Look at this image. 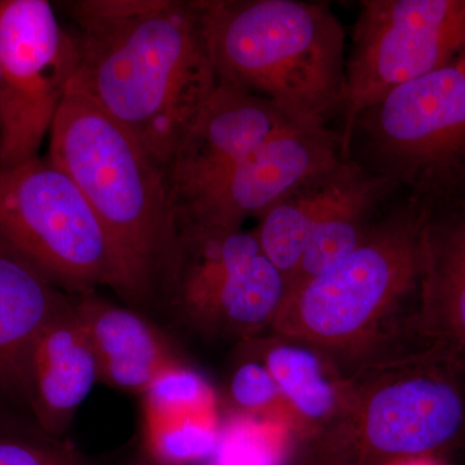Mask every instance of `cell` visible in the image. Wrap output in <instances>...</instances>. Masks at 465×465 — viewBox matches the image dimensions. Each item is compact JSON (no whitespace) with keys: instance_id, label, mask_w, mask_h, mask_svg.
I'll return each mask as SVG.
<instances>
[{"instance_id":"cell-1","label":"cell","mask_w":465,"mask_h":465,"mask_svg":"<svg viewBox=\"0 0 465 465\" xmlns=\"http://www.w3.org/2000/svg\"><path fill=\"white\" fill-rule=\"evenodd\" d=\"M72 87L166 168L217 79L203 0H79Z\"/></svg>"},{"instance_id":"cell-2","label":"cell","mask_w":465,"mask_h":465,"mask_svg":"<svg viewBox=\"0 0 465 465\" xmlns=\"http://www.w3.org/2000/svg\"><path fill=\"white\" fill-rule=\"evenodd\" d=\"M427 213L399 192L356 249L286 293L272 335L317 348L347 375L427 347L418 324Z\"/></svg>"},{"instance_id":"cell-3","label":"cell","mask_w":465,"mask_h":465,"mask_svg":"<svg viewBox=\"0 0 465 465\" xmlns=\"http://www.w3.org/2000/svg\"><path fill=\"white\" fill-rule=\"evenodd\" d=\"M47 159L72 177L108 235L119 295L134 304L170 300L182 231L164 168L72 85L52 124Z\"/></svg>"},{"instance_id":"cell-4","label":"cell","mask_w":465,"mask_h":465,"mask_svg":"<svg viewBox=\"0 0 465 465\" xmlns=\"http://www.w3.org/2000/svg\"><path fill=\"white\" fill-rule=\"evenodd\" d=\"M217 79L302 127L339 118L347 36L324 2L203 0Z\"/></svg>"},{"instance_id":"cell-5","label":"cell","mask_w":465,"mask_h":465,"mask_svg":"<svg viewBox=\"0 0 465 465\" xmlns=\"http://www.w3.org/2000/svg\"><path fill=\"white\" fill-rule=\"evenodd\" d=\"M464 439L465 363L421 348L351 372L341 415L300 446L296 463L390 465L440 457Z\"/></svg>"},{"instance_id":"cell-6","label":"cell","mask_w":465,"mask_h":465,"mask_svg":"<svg viewBox=\"0 0 465 465\" xmlns=\"http://www.w3.org/2000/svg\"><path fill=\"white\" fill-rule=\"evenodd\" d=\"M342 155L427 207L465 194V56L393 88L341 128Z\"/></svg>"},{"instance_id":"cell-7","label":"cell","mask_w":465,"mask_h":465,"mask_svg":"<svg viewBox=\"0 0 465 465\" xmlns=\"http://www.w3.org/2000/svg\"><path fill=\"white\" fill-rule=\"evenodd\" d=\"M0 243L60 289L121 292L115 253L96 213L47 158L0 167Z\"/></svg>"},{"instance_id":"cell-8","label":"cell","mask_w":465,"mask_h":465,"mask_svg":"<svg viewBox=\"0 0 465 465\" xmlns=\"http://www.w3.org/2000/svg\"><path fill=\"white\" fill-rule=\"evenodd\" d=\"M78 65L45 0H0V167L39 157Z\"/></svg>"},{"instance_id":"cell-9","label":"cell","mask_w":465,"mask_h":465,"mask_svg":"<svg viewBox=\"0 0 465 465\" xmlns=\"http://www.w3.org/2000/svg\"><path fill=\"white\" fill-rule=\"evenodd\" d=\"M465 56V0H362L347 54L341 125L387 92Z\"/></svg>"},{"instance_id":"cell-10","label":"cell","mask_w":465,"mask_h":465,"mask_svg":"<svg viewBox=\"0 0 465 465\" xmlns=\"http://www.w3.org/2000/svg\"><path fill=\"white\" fill-rule=\"evenodd\" d=\"M286 281L251 229L182 231V262L170 302L197 331L250 341L271 330Z\"/></svg>"},{"instance_id":"cell-11","label":"cell","mask_w":465,"mask_h":465,"mask_svg":"<svg viewBox=\"0 0 465 465\" xmlns=\"http://www.w3.org/2000/svg\"><path fill=\"white\" fill-rule=\"evenodd\" d=\"M342 155L332 125L281 128L200 201L179 213L180 231H234L258 220L302 180Z\"/></svg>"},{"instance_id":"cell-12","label":"cell","mask_w":465,"mask_h":465,"mask_svg":"<svg viewBox=\"0 0 465 465\" xmlns=\"http://www.w3.org/2000/svg\"><path fill=\"white\" fill-rule=\"evenodd\" d=\"M287 124L268 101L217 82L164 168L177 216Z\"/></svg>"},{"instance_id":"cell-13","label":"cell","mask_w":465,"mask_h":465,"mask_svg":"<svg viewBox=\"0 0 465 465\" xmlns=\"http://www.w3.org/2000/svg\"><path fill=\"white\" fill-rule=\"evenodd\" d=\"M97 381L96 357L69 296L43 327L30 351L27 414L45 432L64 437Z\"/></svg>"},{"instance_id":"cell-14","label":"cell","mask_w":465,"mask_h":465,"mask_svg":"<svg viewBox=\"0 0 465 465\" xmlns=\"http://www.w3.org/2000/svg\"><path fill=\"white\" fill-rule=\"evenodd\" d=\"M419 333L465 363V194L428 207Z\"/></svg>"},{"instance_id":"cell-15","label":"cell","mask_w":465,"mask_h":465,"mask_svg":"<svg viewBox=\"0 0 465 465\" xmlns=\"http://www.w3.org/2000/svg\"><path fill=\"white\" fill-rule=\"evenodd\" d=\"M99 366L100 381L114 390L143 394L159 376L183 365L166 333L130 308L101 299L94 291L72 298Z\"/></svg>"},{"instance_id":"cell-16","label":"cell","mask_w":465,"mask_h":465,"mask_svg":"<svg viewBox=\"0 0 465 465\" xmlns=\"http://www.w3.org/2000/svg\"><path fill=\"white\" fill-rule=\"evenodd\" d=\"M67 298L38 269L0 243V411L29 416L27 360L39 332Z\"/></svg>"},{"instance_id":"cell-17","label":"cell","mask_w":465,"mask_h":465,"mask_svg":"<svg viewBox=\"0 0 465 465\" xmlns=\"http://www.w3.org/2000/svg\"><path fill=\"white\" fill-rule=\"evenodd\" d=\"M375 177L341 155L259 217L253 231L260 247L282 273L286 286L318 226Z\"/></svg>"},{"instance_id":"cell-18","label":"cell","mask_w":465,"mask_h":465,"mask_svg":"<svg viewBox=\"0 0 465 465\" xmlns=\"http://www.w3.org/2000/svg\"><path fill=\"white\" fill-rule=\"evenodd\" d=\"M264 363L290 412L298 450L336 420L347 401L349 375L323 351L272 335L259 342Z\"/></svg>"},{"instance_id":"cell-19","label":"cell","mask_w":465,"mask_h":465,"mask_svg":"<svg viewBox=\"0 0 465 465\" xmlns=\"http://www.w3.org/2000/svg\"><path fill=\"white\" fill-rule=\"evenodd\" d=\"M217 409L143 410V446L161 465L203 464L219 443Z\"/></svg>"},{"instance_id":"cell-20","label":"cell","mask_w":465,"mask_h":465,"mask_svg":"<svg viewBox=\"0 0 465 465\" xmlns=\"http://www.w3.org/2000/svg\"><path fill=\"white\" fill-rule=\"evenodd\" d=\"M298 439L277 419L232 412L222 423L219 443L206 465H290L296 463Z\"/></svg>"},{"instance_id":"cell-21","label":"cell","mask_w":465,"mask_h":465,"mask_svg":"<svg viewBox=\"0 0 465 465\" xmlns=\"http://www.w3.org/2000/svg\"><path fill=\"white\" fill-rule=\"evenodd\" d=\"M0 465H92L64 437L52 436L29 416L0 411Z\"/></svg>"},{"instance_id":"cell-22","label":"cell","mask_w":465,"mask_h":465,"mask_svg":"<svg viewBox=\"0 0 465 465\" xmlns=\"http://www.w3.org/2000/svg\"><path fill=\"white\" fill-rule=\"evenodd\" d=\"M229 397L234 412L277 419L292 428L282 394L259 358L244 361L234 370L229 384Z\"/></svg>"},{"instance_id":"cell-23","label":"cell","mask_w":465,"mask_h":465,"mask_svg":"<svg viewBox=\"0 0 465 465\" xmlns=\"http://www.w3.org/2000/svg\"><path fill=\"white\" fill-rule=\"evenodd\" d=\"M143 396L145 410L217 409L210 382L185 363L159 376Z\"/></svg>"},{"instance_id":"cell-24","label":"cell","mask_w":465,"mask_h":465,"mask_svg":"<svg viewBox=\"0 0 465 465\" xmlns=\"http://www.w3.org/2000/svg\"><path fill=\"white\" fill-rule=\"evenodd\" d=\"M390 465H446L440 457H418L402 459Z\"/></svg>"},{"instance_id":"cell-25","label":"cell","mask_w":465,"mask_h":465,"mask_svg":"<svg viewBox=\"0 0 465 465\" xmlns=\"http://www.w3.org/2000/svg\"><path fill=\"white\" fill-rule=\"evenodd\" d=\"M189 465H206V464H189Z\"/></svg>"}]
</instances>
